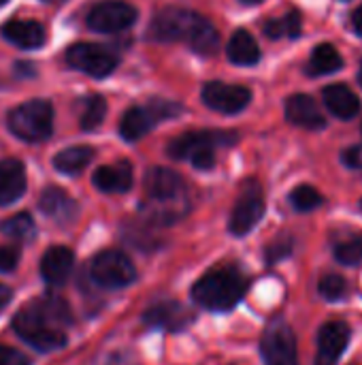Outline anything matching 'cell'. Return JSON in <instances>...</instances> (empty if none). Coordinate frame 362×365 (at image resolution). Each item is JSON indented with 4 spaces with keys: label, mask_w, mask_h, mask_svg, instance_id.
<instances>
[{
    "label": "cell",
    "mask_w": 362,
    "mask_h": 365,
    "mask_svg": "<svg viewBox=\"0 0 362 365\" xmlns=\"http://www.w3.org/2000/svg\"><path fill=\"white\" fill-rule=\"evenodd\" d=\"M147 36L158 43H186L201 56H213L220 49L218 28L207 17L179 6L158 11L147 28Z\"/></svg>",
    "instance_id": "obj_1"
},
{
    "label": "cell",
    "mask_w": 362,
    "mask_h": 365,
    "mask_svg": "<svg viewBox=\"0 0 362 365\" xmlns=\"http://www.w3.org/2000/svg\"><path fill=\"white\" fill-rule=\"evenodd\" d=\"M145 201L141 203V216L151 227H169L181 220L188 210V188L179 173L166 167H154L143 180Z\"/></svg>",
    "instance_id": "obj_2"
},
{
    "label": "cell",
    "mask_w": 362,
    "mask_h": 365,
    "mask_svg": "<svg viewBox=\"0 0 362 365\" xmlns=\"http://www.w3.org/2000/svg\"><path fill=\"white\" fill-rule=\"evenodd\" d=\"M247 289L250 278L237 265L220 263L194 282L190 295L205 310L228 312L241 304Z\"/></svg>",
    "instance_id": "obj_3"
},
{
    "label": "cell",
    "mask_w": 362,
    "mask_h": 365,
    "mask_svg": "<svg viewBox=\"0 0 362 365\" xmlns=\"http://www.w3.org/2000/svg\"><path fill=\"white\" fill-rule=\"evenodd\" d=\"M9 130L28 143L45 141L53 130V109L49 101L34 98L17 105L9 113Z\"/></svg>",
    "instance_id": "obj_4"
},
{
    "label": "cell",
    "mask_w": 362,
    "mask_h": 365,
    "mask_svg": "<svg viewBox=\"0 0 362 365\" xmlns=\"http://www.w3.org/2000/svg\"><path fill=\"white\" fill-rule=\"evenodd\" d=\"M13 329L15 334L28 342L32 349L41 351V353H53V351H60L62 346H66L68 338L64 334V329L47 323L34 308L32 304L21 308L15 319H13Z\"/></svg>",
    "instance_id": "obj_5"
},
{
    "label": "cell",
    "mask_w": 362,
    "mask_h": 365,
    "mask_svg": "<svg viewBox=\"0 0 362 365\" xmlns=\"http://www.w3.org/2000/svg\"><path fill=\"white\" fill-rule=\"evenodd\" d=\"M90 278L102 289H124L137 280L132 261L122 250H102L90 263Z\"/></svg>",
    "instance_id": "obj_6"
},
{
    "label": "cell",
    "mask_w": 362,
    "mask_h": 365,
    "mask_svg": "<svg viewBox=\"0 0 362 365\" xmlns=\"http://www.w3.org/2000/svg\"><path fill=\"white\" fill-rule=\"evenodd\" d=\"M260 355L265 365H299L297 336L282 317H275L267 325L260 340Z\"/></svg>",
    "instance_id": "obj_7"
},
{
    "label": "cell",
    "mask_w": 362,
    "mask_h": 365,
    "mask_svg": "<svg viewBox=\"0 0 362 365\" xmlns=\"http://www.w3.org/2000/svg\"><path fill=\"white\" fill-rule=\"evenodd\" d=\"M265 192H262V186L256 182V180H247L243 186H241V192H239V199L233 207V214H230V222H228V229L233 235L237 237H243L247 235L265 216Z\"/></svg>",
    "instance_id": "obj_8"
},
{
    "label": "cell",
    "mask_w": 362,
    "mask_h": 365,
    "mask_svg": "<svg viewBox=\"0 0 362 365\" xmlns=\"http://www.w3.org/2000/svg\"><path fill=\"white\" fill-rule=\"evenodd\" d=\"M66 62L68 66H73L75 71H81L90 77H107L115 71L117 66V56L105 47V45H96V43H77L73 47H68L66 51Z\"/></svg>",
    "instance_id": "obj_9"
},
{
    "label": "cell",
    "mask_w": 362,
    "mask_h": 365,
    "mask_svg": "<svg viewBox=\"0 0 362 365\" xmlns=\"http://www.w3.org/2000/svg\"><path fill=\"white\" fill-rule=\"evenodd\" d=\"M137 17L139 13L132 4L124 0H105L92 6V11L87 13V26L96 32L113 34L128 30L137 21Z\"/></svg>",
    "instance_id": "obj_10"
},
{
    "label": "cell",
    "mask_w": 362,
    "mask_h": 365,
    "mask_svg": "<svg viewBox=\"0 0 362 365\" xmlns=\"http://www.w3.org/2000/svg\"><path fill=\"white\" fill-rule=\"evenodd\" d=\"M194 321V312L177 302V299H162L154 302L145 312H143V323L154 329H164L169 334H179L186 327H190Z\"/></svg>",
    "instance_id": "obj_11"
},
{
    "label": "cell",
    "mask_w": 362,
    "mask_h": 365,
    "mask_svg": "<svg viewBox=\"0 0 362 365\" xmlns=\"http://www.w3.org/2000/svg\"><path fill=\"white\" fill-rule=\"evenodd\" d=\"M237 143L235 133H224V130H192L175 137L169 145L166 152L175 160H190V156L201 150V148H226Z\"/></svg>",
    "instance_id": "obj_12"
},
{
    "label": "cell",
    "mask_w": 362,
    "mask_h": 365,
    "mask_svg": "<svg viewBox=\"0 0 362 365\" xmlns=\"http://www.w3.org/2000/svg\"><path fill=\"white\" fill-rule=\"evenodd\" d=\"M252 101V92L245 86L209 81L203 86V103L218 113H239Z\"/></svg>",
    "instance_id": "obj_13"
},
{
    "label": "cell",
    "mask_w": 362,
    "mask_h": 365,
    "mask_svg": "<svg viewBox=\"0 0 362 365\" xmlns=\"http://www.w3.org/2000/svg\"><path fill=\"white\" fill-rule=\"evenodd\" d=\"M352 329L344 321L326 323L318 334V357L316 365H337L350 344Z\"/></svg>",
    "instance_id": "obj_14"
},
{
    "label": "cell",
    "mask_w": 362,
    "mask_h": 365,
    "mask_svg": "<svg viewBox=\"0 0 362 365\" xmlns=\"http://www.w3.org/2000/svg\"><path fill=\"white\" fill-rule=\"evenodd\" d=\"M286 118L290 124L307 130H320L326 126V118L320 105L307 94H294L286 101Z\"/></svg>",
    "instance_id": "obj_15"
},
{
    "label": "cell",
    "mask_w": 362,
    "mask_h": 365,
    "mask_svg": "<svg viewBox=\"0 0 362 365\" xmlns=\"http://www.w3.org/2000/svg\"><path fill=\"white\" fill-rule=\"evenodd\" d=\"M38 207L45 216H49L58 225H70L79 214L77 201L66 190H62L58 186H49L41 192Z\"/></svg>",
    "instance_id": "obj_16"
},
{
    "label": "cell",
    "mask_w": 362,
    "mask_h": 365,
    "mask_svg": "<svg viewBox=\"0 0 362 365\" xmlns=\"http://www.w3.org/2000/svg\"><path fill=\"white\" fill-rule=\"evenodd\" d=\"M73 265H75V255H73L70 248L51 246L41 259V276H43V280L47 284L62 287L70 278Z\"/></svg>",
    "instance_id": "obj_17"
},
{
    "label": "cell",
    "mask_w": 362,
    "mask_h": 365,
    "mask_svg": "<svg viewBox=\"0 0 362 365\" xmlns=\"http://www.w3.org/2000/svg\"><path fill=\"white\" fill-rule=\"evenodd\" d=\"M94 186L102 192H128L132 188V165L128 160H119L113 165L98 167L94 173Z\"/></svg>",
    "instance_id": "obj_18"
},
{
    "label": "cell",
    "mask_w": 362,
    "mask_h": 365,
    "mask_svg": "<svg viewBox=\"0 0 362 365\" xmlns=\"http://www.w3.org/2000/svg\"><path fill=\"white\" fill-rule=\"evenodd\" d=\"M2 36L9 43H13L15 47H21V49H36L47 38L45 28L34 19H13V21L4 24Z\"/></svg>",
    "instance_id": "obj_19"
},
{
    "label": "cell",
    "mask_w": 362,
    "mask_h": 365,
    "mask_svg": "<svg viewBox=\"0 0 362 365\" xmlns=\"http://www.w3.org/2000/svg\"><path fill=\"white\" fill-rule=\"evenodd\" d=\"M324 105L329 107V111L341 120H352L354 115H358L361 111V98L358 94L348 88L346 83H333L326 86L322 92Z\"/></svg>",
    "instance_id": "obj_20"
},
{
    "label": "cell",
    "mask_w": 362,
    "mask_h": 365,
    "mask_svg": "<svg viewBox=\"0 0 362 365\" xmlns=\"http://www.w3.org/2000/svg\"><path fill=\"white\" fill-rule=\"evenodd\" d=\"M26 190L23 165L15 158L0 160V207L15 203Z\"/></svg>",
    "instance_id": "obj_21"
},
{
    "label": "cell",
    "mask_w": 362,
    "mask_h": 365,
    "mask_svg": "<svg viewBox=\"0 0 362 365\" xmlns=\"http://www.w3.org/2000/svg\"><path fill=\"white\" fill-rule=\"evenodd\" d=\"M156 122H158V118L154 115L149 105L147 107H130L119 120V135L126 141H139L154 128Z\"/></svg>",
    "instance_id": "obj_22"
},
{
    "label": "cell",
    "mask_w": 362,
    "mask_h": 365,
    "mask_svg": "<svg viewBox=\"0 0 362 365\" xmlns=\"http://www.w3.org/2000/svg\"><path fill=\"white\" fill-rule=\"evenodd\" d=\"M226 53L230 58V62L239 64V66H254L260 62V47L256 43V38L247 32V30H237L228 45H226Z\"/></svg>",
    "instance_id": "obj_23"
},
{
    "label": "cell",
    "mask_w": 362,
    "mask_h": 365,
    "mask_svg": "<svg viewBox=\"0 0 362 365\" xmlns=\"http://www.w3.org/2000/svg\"><path fill=\"white\" fill-rule=\"evenodd\" d=\"M32 306H34V310L45 321H49L51 325H55L60 329H64L66 325L73 323V310H70V306L66 304V299H62L58 295H43V297L34 299Z\"/></svg>",
    "instance_id": "obj_24"
},
{
    "label": "cell",
    "mask_w": 362,
    "mask_h": 365,
    "mask_svg": "<svg viewBox=\"0 0 362 365\" xmlns=\"http://www.w3.org/2000/svg\"><path fill=\"white\" fill-rule=\"evenodd\" d=\"M92 158H94V150L90 145H73V148H66L60 154H55L53 167L60 173L77 175L92 163Z\"/></svg>",
    "instance_id": "obj_25"
},
{
    "label": "cell",
    "mask_w": 362,
    "mask_h": 365,
    "mask_svg": "<svg viewBox=\"0 0 362 365\" xmlns=\"http://www.w3.org/2000/svg\"><path fill=\"white\" fill-rule=\"evenodd\" d=\"M344 66V58L339 56V51L335 49V45L331 43H322L314 49L312 60L307 64V73L312 77H322V75H331L337 73Z\"/></svg>",
    "instance_id": "obj_26"
},
{
    "label": "cell",
    "mask_w": 362,
    "mask_h": 365,
    "mask_svg": "<svg viewBox=\"0 0 362 365\" xmlns=\"http://www.w3.org/2000/svg\"><path fill=\"white\" fill-rule=\"evenodd\" d=\"M265 34L269 38H299L301 36V15L299 11H290L286 13L284 17H277V19H269L265 24Z\"/></svg>",
    "instance_id": "obj_27"
},
{
    "label": "cell",
    "mask_w": 362,
    "mask_h": 365,
    "mask_svg": "<svg viewBox=\"0 0 362 365\" xmlns=\"http://www.w3.org/2000/svg\"><path fill=\"white\" fill-rule=\"evenodd\" d=\"M0 231H2L4 235L13 237V240H17V242H28V240H32V237H34V233H36V225H34V220H32V216H30V214L19 212V214H15V216L6 218V220L0 225Z\"/></svg>",
    "instance_id": "obj_28"
},
{
    "label": "cell",
    "mask_w": 362,
    "mask_h": 365,
    "mask_svg": "<svg viewBox=\"0 0 362 365\" xmlns=\"http://www.w3.org/2000/svg\"><path fill=\"white\" fill-rule=\"evenodd\" d=\"M105 115H107V101H105L102 96H98V94L87 96V98L83 101V105H81V118H79L81 128H83V130H94V128H98V126L102 124Z\"/></svg>",
    "instance_id": "obj_29"
},
{
    "label": "cell",
    "mask_w": 362,
    "mask_h": 365,
    "mask_svg": "<svg viewBox=\"0 0 362 365\" xmlns=\"http://www.w3.org/2000/svg\"><path fill=\"white\" fill-rule=\"evenodd\" d=\"M335 259L341 265L356 267L362 263V235L354 233L335 244Z\"/></svg>",
    "instance_id": "obj_30"
},
{
    "label": "cell",
    "mask_w": 362,
    "mask_h": 365,
    "mask_svg": "<svg viewBox=\"0 0 362 365\" xmlns=\"http://www.w3.org/2000/svg\"><path fill=\"white\" fill-rule=\"evenodd\" d=\"M290 203L297 212H314L318 210L322 203H324V197L314 188V186H307V184H301L292 190L290 195Z\"/></svg>",
    "instance_id": "obj_31"
},
{
    "label": "cell",
    "mask_w": 362,
    "mask_h": 365,
    "mask_svg": "<svg viewBox=\"0 0 362 365\" xmlns=\"http://www.w3.org/2000/svg\"><path fill=\"white\" fill-rule=\"evenodd\" d=\"M318 293L326 302H339L348 293V280L339 274H326L318 282Z\"/></svg>",
    "instance_id": "obj_32"
},
{
    "label": "cell",
    "mask_w": 362,
    "mask_h": 365,
    "mask_svg": "<svg viewBox=\"0 0 362 365\" xmlns=\"http://www.w3.org/2000/svg\"><path fill=\"white\" fill-rule=\"evenodd\" d=\"M294 250V240L288 233H280L273 242H269V246L265 248V261L269 265H277L280 261L288 259Z\"/></svg>",
    "instance_id": "obj_33"
},
{
    "label": "cell",
    "mask_w": 362,
    "mask_h": 365,
    "mask_svg": "<svg viewBox=\"0 0 362 365\" xmlns=\"http://www.w3.org/2000/svg\"><path fill=\"white\" fill-rule=\"evenodd\" d=\"M124 235H126V240L132 244V246H137L139 250H158V240L147 231V229H143V227H139V225H128L126 227V231H124Z\"/></svg>",
    "instance_id": "obj_34"
},
{
    "label": "cell",
    "mask_w": 362,
    "mask_h": 365,
    "mask_svg": "<svg viewBox=\"0 0 362 365\" xmlns=\"http://www.w3.org/2000/svg\"><path fill=\"white\" fill-rule=\"evenodd\" d=\"M149 109L154 111V115L158 118V122H160V120L175 118V115H179V113L183 111L181 105L171 103V101H151V103H149Z\"/></svg>",
    "instance_id": "obj_35"
},
{
    "label": "cell",
    "mask_w": 362,
    "mask_h": 365,
    "mask_svg": "<svg viewBox=\"0 0 362 365\" xmlns=\"http://www.w3.org/2000/svg\"><path fill=\"white\" fill-rule=\"evenodd\" d=\"M19 263V248L15 246H0V272L9 274Z\"/></svg>",
    "instance_id": "obj_36"
},
{
    "label": "cell",
    "mask_w": 362,
    "mask_h": 365,
    "mask_svg": "<svg viewBox=\"0 0 362 365\" xmlns=\"http://www.w3.org/2000/svg\"><path fill=\"white\" fill-rule=\"evenodd\" d=\"M0 365H30V361L17 349H11V346L0 344Z\"/></svg>",
    "instance_id": "obj_37"
},
{
    "label": "cell",
    "mask_w": 362,
    "mask_h": 365,
    "mask_svg": "<svg viewBox=\"0 0 362 365\" xmlns=\"http://www.w3.org/2000/svg\"><path fill=\"white\" fill-rule=\"evenodd\" d=\"M341 160L346 163V167H350V169H358V171H362V143H358V145H352V148H348V150L344 152Z\"/></svg>",
    "instance_id": "obj_38"
},
{
    "label": "cell",
    "mask_w": 362,
    "mask_h": 365,
    "mask_svg": "<svg viewBox=\"0 0 362 365\" xmlns=\"http://www.w3.org/2000/svg\"><path fill=\"white\" fill-rule=\"evenodd\" d=\"M102 365H134V361L128 357V355H122V353H115V355H109Z\"/></svg>",
    "instance_id": "obj_39"
},
{
    "label": "cell",
    "mask_w": 362,
    "mask_h": 365,
    "mask_svg": "<svg viewBox=\"0 0 362 365\" xmlns=\"http://www.w3.org/2000/svg\"><path fill=\"white\" fill-rule=\"evenodd\" d=\"M11 297H13L11 289H9V287H4V284H0V312L9 306Z\"/></svg>",
    "instance_id": "obj_40"
},
{
    "label": "cell",
    "mask_w": 362,
    "mask_h": 365,
    "mask_svg": "<svg viewBox=\"0 0 362 365\" xmlns=\"http://www.w3.org/2000/svg\"><path fill=\"white\" fill-rule=\"evenodd\" d=\"M352 26H354V30L362 36V4L352 13Z\"/></svg>",
    "instance_id": "obj_41"
},
{
    "label": "cell",
    "mask_w": 362,
    "mask_h": 365,
    "mask_svg": "<svg viewBox=\"0 0 362 365\" xmlns=\"http://www.w3.org/2000/svg\"><path fill=\"white\" fill-rule=\"evenodd\" d=\"M239 2H243V4H250V6H254V4H260L262 0H239Z\"/></svg>",
    "instance_id": "obj_42"
},
{
    "label": "cell",
    "mask_w": 362,
    "mask_h": 365,
    "mask_svg": "<svg viewBox=\"0 0 362 365\" xmlns=\"http://www.w3.org/2000/svg\"><path fill=\"white\" fill-rule=\"evenodd\" d=\"M45 2H51V4H62V2H66V0H45Z\"/></svg>",
    "instance_id": "obj_43"
},
{
    "label": "cell",
    "mask_w": 362,
    "mask_h": 365,
    "mask_svg": "<svg viewBox=\"0 0 362 365\" xmlns=\"http://www.w3.org/2000/svg\"><path fill=\"white\" fill-rule=\"evenodd\" d=\"M358 81H361V86H362V62H361V71H358Z\"/></svg>",
    "instance_id": "obj_44"
},
{
    "label": "cell",
    "mask_w": 362,
    "mask_h": 365,
    "mask_svg": "<svg viewBox=\"0 0 362 365\" xmlns=\"http://www.w3.org/2000/svg\"><path fill=\"white\" fill-rule=\"evenodd\" d=\"M358 207H361V212H362V199H361V203H358Z\"/></svg>",
    "instance_id": "obj_45"
},
{
    "label": "cell",
    "mask_w": 362,
    "mask_h": 365,
    "mask_svg": "<svg viewBox=\"0 0 362 365\" xmlns=\"http://www.w3.org/2000/svg\"><path fill=\"white\" fill-rule=\"evenodd\" d=\"M4 2H6V0H0V6H2V4H4Z\"/></svg>",
    "instance_id": "obj_46"
}]
</instances>
